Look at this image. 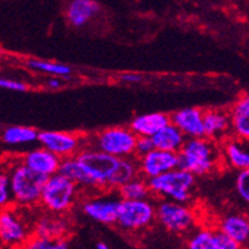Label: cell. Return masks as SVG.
Listing matches in <instances>:
<instances>
[{"label":"cell","mask_w":249,"mask_h":249,"mask_svg":"<svg viewBox=\"0 0 249 249\" xmlns=\"http://www.w3.org/2000/svg\"><path fill=\"white\" fill-rule=\"evenodd\" d=\"M117 194L124 200H142L151 197L148 179L141 177L140 174L122 184L117 190Z\"/></svg>","instance_id":"obj_25"},{"label":"cell","mask_w":249,"mask_h":249,"mask_svg":"<svg viewBox=\"0 0 249 249\" xmlns=\"http://www.w3.org/2000/svg\"><path fill=\"white\" fill-rule=\"evenodd\" d=\"M13 205L12 192H10L9 173L0 169V210Z\"/></svg>","instance_id":"obj_28"},{"label":"cell","mask_w":249,"mask_h":249,"mask_svg":"<svg viewBox=\"0 0 249 249\" xmlns=\"http://www.w3.org/2000/svg\"><path fill=\"white\" fill-rule=\"evenodd\" d=\"M221 148L223 159L230 167L236 171L248 169L249 168V153L247 150L246 141L236 138L225 139Z\"/></svg>","instance_id":"obj_22"},{"label":"cell","mask_w":249,"mask_h":249,"mask_svg":"<svg viewBox=\"0 0 249 249\" xmlns=\"http://www.w3.org/2000/svg\"><path fill=\"white\" fill-rule=\"evenodd\" d=\"M8 173L13 203L19 207H33L38 205L41 191L47 177L33 172L22 161L13 165Z\"/></svg>","instance_id":"obj_5"},{"label":"cell","mask_w":249,"mask_h":249,"mask_svg":"<svg viewBox=\"0 0 249 249\" xmlns=\"http://www.w3.org/2000/svg\"><path fill=\"white\" fill-rule=\"evenodd\" d=\"M155 207L157 205L151 197L142 200L121 198L115 225L124 233H142L157 221Z\"/></svg>","instance_id":"obj_6"},{"label":"cell","mask_w":249,"mask_h":249,"mask_svg":"<svg viewBox=\"0 0 249 249\" xmlns=\"http://www.w3.org/2000/svg\"><path fill=\"white\" fill-rule=\"evenodd\" d=\"M148 184L151 196L177 202H190L194 196L196 177L190 172L177 167L149 178Z\"/></svg>","instance_id":"obj_4"},{"label":"cell","mask_w":249,"mask_h":249,"mask_svg":"<svg viewBox=\"0 0 249 249\" xmlns=\"http://www.w3.org/2000/svg\"><path fill=\"white\" fill-rule=\"evenodd\" d=\"M223 160L221 148L216 141L201 136L187 138L178 151V167L195 177H203L216 171Z\"/></svg>","instance_id":"obj_2"},{"label":"cell","mask_w":249,"mask_h":249,"mask_svg":"<svg viewBox=\"0 0 249 249\" xmlns=\"http://www.w3.org/2000/svg\"><path fill=\"white\" fill-rule=\"evenodd\" d=\"M80 192L74 180L57 172L45 180L38 205L46 213L64 215L75 206Z\"/></svg>","instance_id":"obj_3"},{"label":"cell","mask_w":249,"mask_h":249,"mask_svg":"<svg viewBox=\"0 0 249 249\" xmlns=\"http://www.w3.org/2000/svg\"><path fill=\"white\" fill-rule=\"evenodd\" d=\"M236 194L246 203L249 202V168L239 171L235 178Z\"/></svg>","instance_id":"obj_29"},{"label":"cell","mask_w":249,"mask_h":249,"mask_svg":"<svg viewBox=\"0 0 249 249\" xmlns=\"http://www.w3.org/2000/svg\"><path fill=\"white\" fill-rule=\"evenodd\" d=\"M23 247L28 249H68L70 243L66 238H59V239H49L43 236L31 235Z\"/></svg>","instance_id":"obj_27"},{"label":"cell","mask_w":249,"mask_h":249,"mask_svg":"<svg viewBox=\"0 0 249 249\" xmlns=\"http://www.w3.org/2000/svg\"><path fill=\"white\" fill-rule=\"evenodd\" d=\"M171 122V116L164 112H151L134 117L128 127L138 136H149L157 134L160 128Z\"/></svg>","instance_id":"obj_21"},{"label":"cell","mask_w":249,"mask_h":249,"mask_svg":"<svg viewBox=\"0 0 249 249\" xmlns=\"http://www.w3.org/2000/svg\"><path fill=\"white\" fill-rule=\"evenodd\" d=\"M37 141L60 159L74 157L88 145V139L83 135L69 131H41Z\"/></svg>","instance_id":"obj_11"},{"label":"cell","mask_w":249,"mask_h":249,"mask_svg":"<svg viewBox=\"0 0 249 249\" xmlns=\"http://www.w3.org/2000/svg\"><path fill=\"white\" fill-rule=\"evenodd\" d=\"M20 161L30 169H32L33 172L42 174L45 177H50V176L57 173L60 169V164H61V159L57 155H55L53 151L47 150L43 146L27 151L22 157Z\"/></svg>","instance_id":"obj_14"},{"label":"cell","mask_w":249,"mask_h":249,"mask_svg":"<svg viewBox=\"0 0 249 249\" xmlns=\"http://www.w3.org/2000/svg\"><path fill=\"white\" fill-rule=\"evenodd\" d=\"M121 197L117 191H105L87 198L82 203V211L87 217L103 225H115Z\"/></svg>","instance_id":"obj_10"},{"label":"cell","mask_w":249,"mask_h":249,"mask_svg":"<svg viewBox=\"0 0 249 249\" xmlns=\"http://www.w3.org/2000/svg\"><path fill=\"white\" fill-rule=\"evenodd\" d=\"M101 12V5L95 0H70L65 9L68 23L74 28H83Z\"/></svg>","instance_id":"obj_17"},{"label":"cell","mask_w":249,"mask_h":249,"mask_svg":"<svg viewBox=\"0 0 249 249\" xmlns=\"http://www.w3.org/2000/svg\"><path fill=\"white\" fill-rule=\"evenodd\" d=\"M203 111L197 107H186L178 109L171 116V122L179 128L186 138L203 136Z\"/></svg>","instance_id":"obj_16"},{"label":"cell","mask_w":249,"mask_h":249,"mask_svg":"<svg viewBox=\"0 0 249 249\" xmlns=\"http://www.w3.org/2000/svg\"><path fill=\"white\" fill-rule=\"evenodd\" d=\"M139 174L141 177L153 178L178 167V153L154 148L140 158H136Z\"/></svg>","instance_id":"obj_12"},{"label":"cell","mask_w":249,"mask_h":249,"mask_svg":"<svg viewBox=\"0 0 249 249\" xmlns=\"http://www.w3.org/2000/svg\"><path fill=\"white\" fill-rule=\"evenodd\" d=\"M187 248L190 249H239L240 247L229 236L219 229L202 228L192 230L187 240Z\"/></svg>","instance_id":"obj_13"},{"label":"cell","mask_w":249,"mask_h":249,"mask_svg":"<svg viewBox=\"0 0 249 249\" xmlns=\"http://www.w3.org/2000/svg\"><path fill=\"white\" fill-rule=\"evenodd\" d=\"M95 248L97 249H108V244H106V243L103 242H98L97 244H95Z\"/></svg>","instance_id":"obj_34"},{"label":"cell","mask_w":249,"mask_h":249,"mask_svg":"<svg viewBox=\"0 0 249 249\" xmlns=\"http://www.w3.org/2000/svg\"><path fill=\"white\" fill-rule=\"evenodd\" d=\"M60 173L69 177L80 190L90 192L117 191L127 180L139 176L138 161L117 158L87 145L74 157L61 159Z\"/></svg>","instance_id":"obj_1"},{"label":"cell","mask_w":249,"mask_h":249,"mask_svg":"<svg viewBox=\"0 0 249 249\" xmlns=\"http://www.w3.org/2000/svg\"><path fill=\"white\" fill-rule=\"evenodd\" d=\"M64 86L62 82L60 80V76H51V78L47 80V87L51 89H59Z\"/></svg>","instance_id":"obj_33"},{"label":"cell","mask_w":249,"mask_h":249,"mask_svg":"<svg viewBox=\"0 0 249 249\" xmlns=\"http://www.w3.org/2000/svg\"><path fill=\"white\" fill-rule=\"evenodd\" d=\"M155 219L168 233L186 235L196 228L197 213L188 202L161 198L155 207Z\"/></svg>","instance_id":"obj_7"},{"label":"cell","mask_w":249,"mask_h":249,"mask_svg":"<svg viewBox=\"0 0 249 249\" xmlns=\"http://www.w3.org/2000/svg\"><path fill=\"white\" fill-rule=\"evenodd\" d=\"M154 149L153 140L149 136H138L135 145V158H140Z\"/></svg>","instance_id":"obj_30"},{"label":"cell","mask_w":249,"mask_h":249,"mask_svg":"<svg viewBox=\"0 0 249 249\" xmlns=\"http://www.w3.org/2000/svg\"><path fill=\"white\" fill-rule=\"evenodd\" d=\"M38 139V131L30 126H8L1 132V141L8 146H19L36 142Z\"/></svg>","instance_id":"obj_24"},{"label":"cell","mask_w":249,"mask_h":249,"mask_svg":"<svg viewBox=\"0 0 249 249\" xmlns=\"http://www.w3.org/2000/svg\"><path fill=\"white\" fill-rule=\"evenodd\" d=\"M186 136L182 134L179 128L169 122L165 124L163 128H160L157 134L151 136L154 148L161 149V150L173 151V153H178L179 149L182 148V145L186 141Z\"/></svg>","instance_id":"obj_23"},{"label":"cell","mask_w":249,"mask_h":249,"mask_svg":"<svg viewBox=\"0 0 249 249\" xmlns=\"http://www.w3.org/2000/svg\"><path fill=\"white\" fill-rule=\"evenodd\" d=\"M203 136L213 141H224L231 132L229 112L221 109H206L202 115Z\"/></svg>","instance_id":"obj_15"},{"label":"cell","mask_w":249,"mask_h":249,"mask_svg":"<svg viewBox=\"0 0 249 249\" xmlns=\"http://www.w3.org/2000/svg\"><path fill=\"white\" fill-rule=\"evenodd\" d=\"M27 66L36 71L45 72L51 76H60V78H69L71 74V68L66 64L55 61H47V60L31 59L27 61Z\"/></svg>","instance_id":"obj_26"},{"label":"cell","mask_w":249,"mask_h":249,"mask_svg":"<svg viewBox=\"0 0 249 249\" xmlns=\"http://www.w3.org/2000/svg\"><path fill=\"white\" fill-rule=\"evenodd\" d=\"M231 132L234 138L247 141L249 139V97L247 93L242 94L234 102L229 112Z\"/></svg>","instance_id":"obj_20"},{"label":"cell","mask_w":249,"mask_h":249,"mask_svg":"<svg viewBox=\"0 0 249 249\" xmlns=\"http://www.w3.org/2000/svg\"><path fill=\"white\" fill-rule=\"evenodd\" d=\"M32 235V228L16 209L0 210V244L5 247H23Z\"/></svg>","instance_id":"obj_9"},{"label":"cell","mask_w":249,"mask_h":249,"mask_svg":"<svg viewBox=\"0 0 249 249\" xmlns=\"http://www.w3.org/2000/svg\"><path fill=\"white\" fill-rule=\"evenodd\" d=\"M217 229L226 236H229L230 239L234 240L239 247L248 244L249 220L244 213H226L225 216L219 220Z\"/></svg>","instance_id":"obj_18"},{"label":"cell","mask_w":249,"mask_h":249,"mask_svg":"<svg viewBox=\"0 0 249 249\" xmlns=\"http://www.w3.org/2000/svg\"><path fill=\"white\" fill-rule=\"evenodd\" d=\"M70 229V223L68 219L62 217L59 213H47L45 216L39 217L32 229L33 235L43 236L49 239L65 238Z\"/></svg>","instance_id":"obj_19"},{"label":"cell","mask_w":249,"mask_h":249,"mask_svg":"<svg viewBox=\"0 0 249 249\" xmlns=\"http://www.w3.org/2000/svg\"><path fill=\"white\" fill-rule=\"evenodd\" d=\"M121 80L128 84H136V83L142 82V76L136 72H124L121 75Z\"/></svg>","instance_id":"obj_32"},{"label":"cell","mask_w":249,"mask_h":249,"mask_svg":"<svg viewBox=\"0 0 249 249\" xmlns=\"http://www.w3.org/2000/svg\"><path fill=\"white\" fill-rule=\"evenodd\" d=\"M0 88L8 89V90H16V92H26V90H28V86L24 82L7 78H0Z\"/></svg>","instance_id":"obj_31"},{"label":"cell","mask_w":249,"mask_h":249,"mask_svg":"<svg viewBox=\"0 0 249 249\" xmlns=\"http://www.w3.org/2000/svg\"><path fill=\"white\" fill-rule=\"evenodd\" d=\"M136 139L138 135L130 127L113 126L103 128L90 140L88 139V145L113 157L131 158L135 157Z\"/></svg>","instance_id":"obj_8"}]
</instances>
